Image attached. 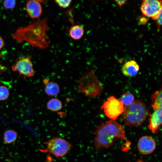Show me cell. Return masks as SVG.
Wrapping results in <instances>:
<instances>
[{"mask_svg":"<svg viewBox=\"0 0 162 162\" xmlns=\"http://www.w3.org/2000/svg\"><path fill=\"white\" fill-rule=\"evenodd\" d=\"M123 118L126 125L137 127L146 119L148 110L146 104L140 100H136L129 106L124 107Z\"/></svg>","mask_w":162,"mask_h":162,"instance_id":"3957f363","label":"cell"},{"mask_svg":"<svg viewBox=\"0 0 162 162\" xmlns=\"http://www.w3.org/2000/svg\"><path fill=\"white\" fill-rule=\"evenodd\" d=\"M55 2L60 7L66 8L69 7L71 4L72 1L69 0H55Z\"/></svg>","mask_w":162,"mask_h":162,"instance_id":"ffe728a7","label":"cell"},{"mask_svg":"<svg viewBox=\"0 0 162 162\" xmlns=\"http://www.w3.org/2000/svg\"><path fill=\"white\" fill-rule=\"evenodd\" d=\"M26 9L28 15L33 19L38 18L42 13V7L39 0L27 1Z\"/></svg>","mask_w":162,"mask_h":162,"instance_id":"8fae6325","label":"cell"},{"mask_svg":"<svg viewBox=\"0 0 162 162\" xmlns=\"http://www.w3.org/2000/svg\"><path fill=\"white\" fill-rule=\"evenodd\" d=\"M106 116L111 120H115L123 113L124 108L122 101L113 96L107 99L101 107Z\"/></svg>","mask_w":162,"mask_h":162,"instance_id":"8992f818","label":"cell"},{"mask_svg":"<svg viewBox=\"0 0 162 162\" xmlns=\"http://www.w3.org/2000/svg\"><path fill=\"white\" fill-rule=\"evenodd\" d=\"M156 20H157L156 25L157 26V29L158 30H159L162 24V12L160 13Z\"/></svg>","mask_w":162,"mask_h":162,"instance_id":"7402d4cb","label":"cell"},{"mask_svg":"<svg viewBox=\"0 0 162 162\" xmlns=\"http://www.w3.org/2000/svg\"><path fill=\"white\" fill-rule=\"evenodd\" d=\"M17 137L16 133L12 130L6 131L4 133V139L7 144H10L15 142Z\"/></svg>","mask_w":162,"mask_h":162,"instance_id":"e0dca14e","label":"cell"},{"mask_svg":"<svg viewBox=\"0 0 162 162\" xmlns=\"http://www.w3.org/2000/svg\"><path fill=\"white\" fill-rule=\"evenodd\" d=\"M0 68L2 70H5L6 69H5V67H4L3 66H2V65H1V64H0Z\"/></svg>","mask_w":162,"mask_h":162,"instance_id":"484cf974","label":"cell"},{"mask_svg":"<svg viewBox=\"0 0 162 162\" xmlns=\"http://www.w3.org/2000/svg\"><path fill=\"white\" fill-rule=\"evenodd\" d=\"M43 82L45 86L44 91L47 95L50 96H55L59 94L60 88L56 82L50 81L47 79H44Z\"/></svg>","mask_w":162,"mask_h":162,"instance_id":"4fadbf2b","label":"cell"},{"mask_svg":"<svg viewBox=\"0 0 162 162\" xmlns=\"http://www.w3.org/2000/svg\"><path fill=\"white\" fill-rule=\"evenodd\" d=\"M149 129L153 134L158 133L162 124V108L155 110L149 119Z\"/></svg>","mask_w":162,"mask_h":162,"instance_id":"30bf717a","label":"cell"},{"mask_svg":"<svg viewBox=\"0 0 162 162\" xmlns=\"http://www.w3.org/2000/svg\"><path fill=\"white\" fill-rule=\"evenodd\" d=\"M46 148L44 151L49 152L57 158L65 155L70 151L71 144L65 140L59 137H55L46 142Z\"/></svg>","mask_w":162,"mask_h":162,"instance_id":"5b68a950","label":"cell"},{"mask_svg":"<svg viewBox=\"0 0 162 162\" xmlns=\"http://www.w3.org/2000/svg\"><path fill=\"white\" fill-rule=\"evenodd\" d=\"M84 28L80 25H76L71 26L69 31L70 37L74 40L81 39L84 35Z\"/></svg>","mask_w":162,"mask_h":162,"instance_id":"5bb4252c","label":"cell"},{"mask_svg":"<svg viewBox=\"0 0 162 162\" xmlns=\"http://www.w3.org/2000/svg\"><path fill=\"white\" fill-rule=\"evenodd\" d=\"M4 42L2 38L0 36V49H1L4 46Z\"/></svg>","mask_w":162,"mask_h":162,"instance_id":"d4e9b609","label":"cell"},{"mask_svg":"<svg viewBox=\"0 0 162 162\" xmlns=\"http://www.w3.org/2000/svg\"><path fill=\"white\" fill-rule=\"evenodd\" d=\"M121 101L124 107H128L131 105L134 101V97L132 94L126 92L122 95Z\"/></svg>","mask_w":162,"mask_h":162,"instance_id":"ac0fdd59","label":"cell"},{"mask_svg":"<svg viewBox=\"0 0 162 162\" xmlns=\"http://www.w3.org/2000/svg\"><path fill=\"white\" fill-rule=\"evenodd\" d=\"M128 162H130V161ZM136 162H144L143 160L142 159H140L137 160Z\"/></svg>","mask_w":162,"mask_h":162,"instance_id":"4316f807","label":"cell"},{"mask_svg":"<svg viewBox=\"0 0 162 162\" xmlns=\"http://www.w3.org/2000/svg\"><path fill=\"white\" fill-rule=\"evenodd\" d=\"M12 69L13 71L18 72L20 75L25 76L32 77L34 74L30 57L22 58L12 65Z\"/></svg>","mask_w":162,"mask_h":162,"instance_id":"ba28073f","label":"cell"},{"mask_svg":"<svg viewBox=\"0 0 162 162\" xmlns=\"http://www.w3.org/2000/svg\"><path fill=\"white\" fill-rule=\"evenodd\" d=\"M139 66L135 61L132 60L125 62L122 68V73L125 76L131 77L136 75L139 70Z\"/></svg>","mask_w":162,"mask_h":162,"instance_id":"7c38bea8","label":"cell"},{"mask_svg":"<svg viewBox=\"0 0 162 162\" xmlns=\"http://www.w3.org/2000/svg\"><path fill=\"white\" fill-rule=\"evenodd\" d=\"M9 95L8 89L6 86H0V100H4L7 99Z\"/></svg>","mask_w":162,"mask_h":162,"instance_id":"d6986e66","label":"cell"},{"mask_svg":"<svg viewBox=\"0 0 162 162\" xmlns=\"http://www.w3.org/2000/svg\"><path fill=\"white\" fill-rule=\"evenodd\" d=\"M147 20L144 17H141L140 19L139 22L141 24H145L147 22Z\"/></svg>","mask_w":162,"mask_h":162,"instance_id":"cb8c5ba5","label":"cell"},{"mask_svg":"<svg viewBox=\"0 0 162 162\" xmlns=\"http://www.w3.org/2000/svg\"><path fill=\"white\" fill-rule=\"evenodd\" d=\"M49 29L47 19L45 18L19 28L12 36L17 42L26 41L32 46L45 49L50 44L47 34Z\"/></svg>","mask_w":162,"mask_h":162,"instance_id":"6da1fadb","label":"cell"},{"mask_svg":"<svg viewBox=\"0 0 162 162\" xmlns=\"http://www.w3.org/2000/svg\"><path fill=\"white\" fill-rule=\"evenodd\" d=\"M46 106L49 110L56 112L62 108V105L61 101L59 99L57 98H52L47 102Z\"/></svg>","mask_w":162,"mask_h":162,"instance_id":"2e32d148","label":"cell"},{"mask_svg":"<svg viewBox=\"0 0 162 162\" xmlns=\"http://www.w3.org/2000/svg\"><path fill=\"white\" fill-rule=\"evenodd\" d=\"M156 147V143L154 139L151 136H144L139 140L137 147L139 151L144 155L152 153Z\"/></svg>","mask_w":162,"mask_h":162,"instance_id":"9c48e42d","label":"cell"},{"mask_svg":"<svg viewBox=\"0 0 162 162\" xmlns=\"http://www.w3.org/2000/svg\"><path fill=\"white\" fill-rule=\"evenodd\" d=\"M78 82L79 92L89 98L95 97L102 90L101 84L94 70H91L80 77Z\"/></svg>","mask_w":162,"mask_h":162,"instance_id":"277c9868","label":"cell"},{"mask_svg":"<svg viewBox=\"0 0 162 162\" xmlns=\"http://www.w3.org/2000/svg\"><path fill=\"white\" fill-rule=\"evenodd\" d=\"M115 1L118 5L120 8H121L123 5L127 1V0H115Z\"/></svg>","mask_w":162,"mask_h":162,"instance_id":"603a6c76","label":"cell"},{"mask_svg":"<svg viewBox=\"0 0 162 162\" xmlns=\"http://www.w3.org/2000/svg\"><path fill=\"white\" fill-rule=\"evenodd\" d=\"M162 90H158L154 93L151 96L152 106L156 110L162 108Z\"/></svg>","mask_w":162,"mask_h":162,"instance_id":"9a60e30c","label":"cell"},{"mask_svg":"<svg viewBox=\"0 0 162 162\" xmlns=\"http://www.w3.org/2000/svg\"><path fill=\"white\" fill-rule=\"evenodd\" d=\"M94 145L97 150L108 148L117 139L129 143L122 125L115 120H110L98 126L94 132Z\"/></svg>","mask_w":162,"mask_h":162,"instance_id":"7a4b0ae2","label":"cell"},{"mask_svg":"<svg viewBox=\"0 0 162 162\" xmlns=\"http://www.w3.org/2000/svg\"><path fill=\"white\" fill-rule=\"evenodd\" d=\"M162 6L161 0H143L140 9L144 15L156 20L162 12Z\"/></svg>","mask_w":162,"mask_h":162,"instance_id":"52a82bcc","label":"cell"},{"mask_svg":"<svg viewBox=\"0 0 162 162\" xmlns=\"http://www.w3.org/2000/svg\"><path fill=\"white\" fill-rule=\"evenodd\" d=\"M16 3L15 0H5L3 2L4 7L7 9L13 8L15 6Z\"/></svg>","mask_w":162,"mask_h":162,"instance_id":"44dd1931","label":"cell"}]
</instances>
